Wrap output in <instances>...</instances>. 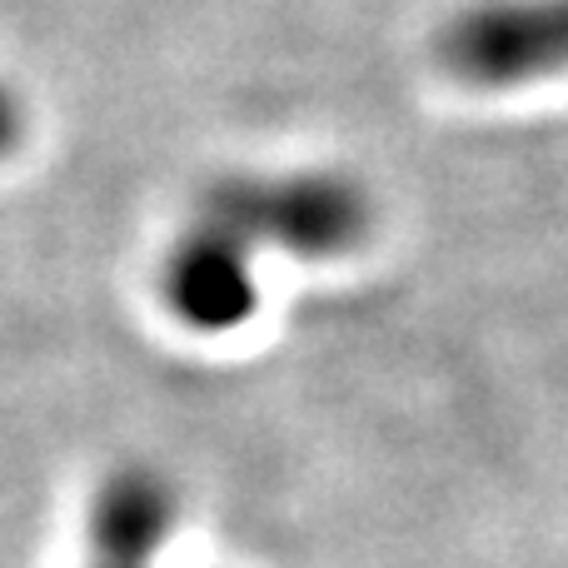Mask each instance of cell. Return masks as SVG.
<instances>
[{
	"label": "cell",
	"instance_id": "obj_5",
	"mask_svg": "<svg viewBox=\"0 0 568 568\" xmlns=\"http://www.w3.org/2000/svg\"><path fill=\"white\" fill-rule=\"evenodd\" d=\"M16 145H20V105L10 100V90L0 85V160L16 155Z\"/></svg>",
	"mask_w": 568,
	"mask_h": 568
},
{
	"label": "cell",
	"instance_id": "obj_2",
	"mask_svg": "<svg viewBox=\"0 0 568 568\" xmlns=\"http://www.w3.org/2000/svg\"><path fill=\"white\" fill-rule=\"evenodd\" d=\"M439 65L479 90L568 75V0H479L439 30Z\"/></svg>",
	"mask_w": 568,
	"mask_h": 568
},
{
	"label": "cell",
	"instance_id": "obj_3",
	"mask_svg": "<svg viewBox=\"0 0 568 568\" xmlns=\"http://www.w3.org/2000/svg\"><path fill=\"white\" fill-rule=\"evenodd\" d=\"M160 300L195 334H230L250 324L260 310L250 245L210 220H195L160 265Z\"/></svg>",
	"mask_w": 568,
	"mask_h": 568
},
{
	"label": "cell",
	"instance_id": "obj_4",
	"mask_svg": "<svg viewBox=\"0 0 568 568\" xmlns=\"http://www.w3.org/2000/svg\"><path fill=\"white\" fill-rule=\"evenodd\" d=\"M175 524V494L150 469H120L90 504V549L100 568H145Z\"/></svg>",
	"mask_w": 568,
	"mask_h": 568
},
{
	"label": "cell",
	"instance_id": "obj_1",
	"mask_svg": "<svg viewBox=\"0 0 568 568\" xmlns=\"http://www.w3.org/2000/svg\"><path fill=\"white\" fill-rule=\"evenodd\" d=\"M200 220L230 230L235 240L275 245L300 260L354 255L374 235V205L354 180L300 170V175H235L210 185Z\"/></svg>",
	"mask_w": 568,
	"mask_h": 568
}]
</instances>
